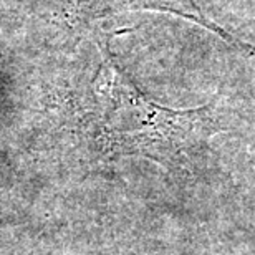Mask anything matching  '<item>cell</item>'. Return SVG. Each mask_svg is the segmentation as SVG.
Wrapping results in <instances>:
<instances>
[{
	"mask_svg": "<svg viewBox=\"0 0 255 255\" xmlns=\"http://www.w3.org/2000/svg\"><path fill=\"white\" fill-rule=\"evenodd\" d=\"M96 103L100 144L110 156H142L176 167L221 131L211 106L171 110L157 105L111 62L96 83Z\"/></svg>",
	"mask_w": 255,
	"mask_h": 255,
	"instance_id": "cell-1",
	"label": "cell"
}]
</instances>
